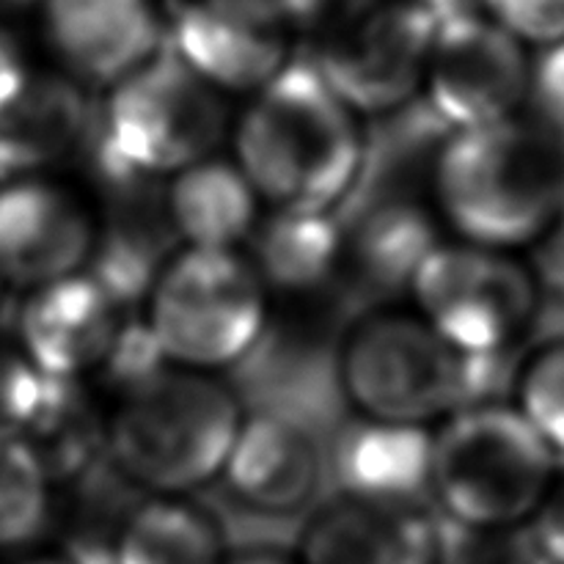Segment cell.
<instances>
[{"label":"cell","instance_id":"d6a6232c","mask_svg":"<svg viewBox=\"0 0 564 564\" xmlns=\"http://www.w3.org/2000/svg\"><path fill=\"white\" fill-rule=\"evenodd\" d=\"M284 3H286V6H290V11H295V6H301V3H303V0H284Z\"/></svg>","mask_w":564,"mask_h":564},{"label":"cell","instance_id":"1f68e13d","mask_svg":"<svg viewBox=\"0 0 564 564\" xmlns=\"http://www.w3.org/2000/svg\"><path fill=\"white\" fill-rule=\"evenodd\" d=\"M14 564H75V562L66 560V556H25V560Z\"/></svg>","mask_w":564,"mask_h":564},{"label":"cell","instance_id":"cb8c5ba5","mask_svg":"<svg viewBox=\"0 0 564 564\" xmlns=\"http://www.w3.org/2000/svg\"><path fill=\"white\" fill-rule=\"evenodd\" d=\"M53 518V482L22 441L0 444V551L31 549Z\"/></svg>","mask_w":564,"mask_h":564},{"label":"cell","instance_id":"44dd1931","mask_svg":"<svg viewBox=\"0 0 564 564\" xmlns=\"http://www.w3.org/2000/svg\"><path fill=\"white\" fill-rule=\"evenodd\" d=\"M226 538L213 512L185 496H152L119 523L110 564H224Z\"/></svg>","mask_w":564,"mask_h":564},{"label":"cell","instance_id":"83f0119b","mask_svg":"<svg viewBox=\"0 0 564 564\" xmlns=\"http://www.w3.org/2000/svg\"><path fill=\"white\" fill-rule=\"evenodd\" d=\"M540 121L564 141V42L551 44L532 61V94Z\"/></svg>","mask_w":564,"mask_h":564},{"label":"cell","instance_id":"ffe728a7","mask_svg":"<svg viewBox=\"0 0 564 564\" xmlns=\"http://www.w3.org/2000/svg\"><path fill=\"white\" fill-rule=\"evenodd\" d=\"M248 262L268 292L312 295L347 259V229L336 215L268 213L248 240Z\"/></svg>","mask_w":564,"mask_h":564},{"label":"cell","instance_id":"30bf717a","mask_svg":"<svg viewBox=\"0 0 564 564\" xmlns=\"http://www.w3.org/2000/svg\"><path fill=\"white\" fill-rule=\"evenodd\" d=\"M532 58L488 14L455 9L438 17L422 97L449 132L479 130L523 116Z\"/></svg>","mask_w":564,"mask_h":564},{"label":"cell","instance_id":"ba28073f","mask_svg":"<svg viewBox=\"0 0 564 564\" xmlns=\"http://www.w3.org/2000/svg\"><path fill=\"white\" fill-rule=\"evenodd\" d=\"M308 64L364 119L422 97L438 14L416 0H334L317 9Z\"/></svg>","mask_w":564,"mask_h":564},{"label":"cell","instance_id":"277c9868","mask_svg":"<svg viewBox=\"0 0 564 564\" xmlns=\"http://www.w3.org/2000/svg\"><path fill=\"white\" fill-rule=\"evenodd\" d=\"M242 422L240 397L224 380L160 367L119 394L108 455L135 488L187 499L220 479Z\"/></svg>","mask_w":564,"mask_h":564},{"label":"cell","instance_id":"52a82bcc","mask_svg":"<svg viewBox=\"0 0 564 564\" xmlns=\"http://www.w3.org/2000/svg\"><path fill=\"white\" fill-rule=\"evenodd\" d=\"M270 292L242 251L180 248L160 264L141 323L169 367L235 369L264 339Z\"/></svg>","mask_w":564,"mask_h":564},{"label":"cell","instance_id":"6da1fadb","mask_svg":"<svg viewBox=\"0 0 564 564\" xmlns=\"http://www.w3.org/2000/svg\"><path fill=\"white\" fill-rule=\"evenodd\" d=\"M231 160L268 213L336 215L367 169V135L306 58L251 94L231 127Z\"/></svg>","mask_w":564,"mask_h":564},{"label":"cell","instance_id":"8fae6325","mask_svg":"<svg viewBox=\"0 0 564 564\" xmlns=\"http://www.w3.org/2000/svg\"><path fill=\"white\" fill-rule=\"evenodd\" d=\"M292 39L284 0H185L165 47L224 97H251L295 61Z\"/></svg>","mask_w":564,"mask_h":564},{"label":"cell","instance_id":"4fadbf2b","mask_svg":"<svg viewBox=\"0 0 564 564\" xmlns=\"http://www.w3.org/2000/svg\"><path fill=\"white\" fill-rule=\"evenodd\" d=\"M127 323L124 303L86 270L28 292L14 345L42 378L86 383L105 372Z\"/></svg>","mask_w":564,"mask_h":564},{"label":"cell","instance_id":"f1b7e54d","mask_svg":"<svg viewBox=\"0 0 564 564\" xmlns=\"http://www.w3.org/2000/svg\"><path fill=\"white\" fill-rule=\"evenodd\" d=\"M529 538L543 564H564V474L556 477L540 510L529 521Z\"/></svg>","mask_w":564,"mask_h":564},{"label":"cell","instance_id":"d6986e66","mask_svg":"<svg viewBox=\"0 0 564 564\" xmlns=\"http://www.w3.org/2000/svg\"><path fill=\"white\" fill-rule=\"evenodd\" d=\"M163 215L180 248L242 251L264 204L235 160L215 154L165 182Z\"/></svg>","mask_w":564,"mask_h":564},{"label":"cell","instance_id":"9c48e42d","mask_svg":"<svg viewBox=\"0 0 564 564\" xmlns=\"http://www.w3.org/2000/svg\"><path fill=\"white\" fill-rule=\"evenodd\" d=\"M413 312L460 356L507 358L543 308L538 273L518 253L438 242L413 273Z\"/></svg>","mask_w":564,"mask_h":564},{"label":"cell","instance_id":"5b68a950","mask_svg":"<svg viewBox=\"0 0 564 564\" xmlns=\"http://www.w3.org/2000/svg\"><path fill=\"white\" fill-rule=\"evenodd\" d=\"M556 477L560 460L512 402L468 405L433 430L430 499L468 534L521 529Z\"/></svg>","mask_w":564,"mask_h":564},{"label":"cell","instance_id":"3957f363","mask_svg":"<svg viewBox=\"0 0 564 564\" xmlns=\"http://www.w3.org/2000/svg\"><path fill=\"white\" fill-rule=\"evenodd\" d=\"M501 364L460 356L416 312L372 308L341 336L336 383L356 419L435 430L463 408L496 402Z\"/></svg>","mask_w":564,"mask_h":564},{"label":"cell","instance_id":"7402d4cb","mask_svg":"<svg viewBox=\"0 0 564 564\" xmlns=\"http://www.w3.org/2000/svg\"><path fill=\"white\" fill-rule=\"evenodd\" d=\"M22 444L33 452L53 488L77 482L108 452V419L83 383L47 380L42 405Z\"/></svg>","mask_w":564,"mask_h":564},{"label":"cell","instance_id":"4316f807","mask_svg":"<svg viewBox=\"0 0 564 564\" xmlns=\"http://www.w3.org/2000/svg\"><path fill=\"white\" fill-rule=\"evenodd\" d=\"M485 11L521 44L564 42V0H482Z\"/></svg>","mask_w":564,"mask_h":564},{"label":"cell","instance_id":"7c38bea8","mask_svg":"<svg viewBox=\"0 0 564 564\" xmlns=\"http://www.w3.org/2000/svg\"><path fill=\"white\" fill-rule=\"evenodd\" d=\"M94 209L72 187L50 176L0 182V279L17 290H39L86 273L97 257Z\"/></svg>","mask_w":564,"mask_h":564},{"label":"cell","instance_id":"e0dca14e","mask_svg":"<svg viewBox=\"0 0 564 564\" xmlns=\"http://www.w3.org/2000/svg\"><path fill=\"white\" fill-rule=\"evenodd\" d=\"M88 88L61 72H33L0 108V182L44 176L94 138Z\"/></svg>","mask_w":564,"mask_h":564},{"label":"cell","instance_id":"603a6c76","mask_svg":"<svg viewBox=\"0 0 564 564\" xmlns=\"http://www.w3.org/2000/svg\"><path fill=\"white\" fill-rule=\"evenodd\" d=\"M441 242L422 207L408 202L378 204L347 231V257L375 286H411L413 273Z\"/></svg>","mask_w":564,"mask_h":564},{"label":"cell","instance_id":"9a60e30c","mask_svg":"<svg viewBox=\"0 0 564 564\" xmlns=\"http://www.w3.org/2000/svg\"><path fill=\"white\" fill-rule=\"evenodd\" d=\"M328 457L317 435L284 413L246 416L220 479L237 505L284 518L306 510L323 485Z\"/></svg>","mask_w":564,"mask_h":564},{"label":"cell","instance_id":"d4e9b609","mask_svg":"<svg viewBox=\"0 0 564 564\" xmlns=\"http://www.w3.org/2000/svg\"><path fill=\"white\" fill-rule=\"evenodd\" d=\"M516 411L529 427L564 460V341H551L534 352L516 378Z\"/></svg>","mask_w":564,"mask_h":564},{"label":"cell","instance_id":"2e32d148","mask_svg":"<svg viewBox=\"0 0 564 564\" xmlns=\"http://www.w3.org/2000/svg\"><path fill=\"white\" fill-rule=\"evenodd\" d=\"M297 564H446V540L422 507L339 496L306 523Z\"/></svg>","mask_w":564,"mask_h":564},{"label":"cell","instance_id":"ac0fdd59","mask_svg":"<svg viewBox=\"0 0 564 564\" xmlns=\"http://www.w3.org/2000/svg\"><path fill=\"white\" fill-rule=\"evenodd\" d=\"M325 457L345 499L419 507L430 496L433 430L427 427L352 416Z\"/></svg>","mask_w":564,"mask_h":564},{"label":"cell","instance_id":"8992f818","mask_svg":"<svg viewBox=\"0 0 564 564\" xmlns=\"http://www.w3.org/2000/svg\"><path fill=\"white\" fill-rule=\"evenodd\" d=\"M229 135L226 97L169 47L105 91L94 141L108 180L147 182L215 158Z\"/></svg>","mask_w":564,"mask_h":564},{"label":"cell","instance_id":"7a4b0ae2","mask_svg":"<svg viewBox=\"0 0 564 564\" xmlns=\"http://www.w3.org/2000/svg\"><path fill=\"white\" fill-rule=\"evenodd\" d=\"M433 191L457 240L518 253L564 218V141L527 116L449 132L435 158Z\"/></svg>","mask_w":564,"mask_h":564},{"label":"cell","instance_id":"f546056e","mask_svg":"<svg viewBox=\"0 0 564 564\" xmlns=\"http://www.w3.org/2000/svg\"><path fill=\"white\" fill-rule=\"evenodd\" d=\"M224 564H297V562L290 560V556L279 554V551L257 549V551H246V554L229 556Z\"/></svg>","mask_w":564,"mask_h":564},{"label":"cell","instance_id":"484cf974","mask_svg":"<svg viewBox=\"0 0 564 564\" xmlns=\"http://www.w3.org/2000/svg\"><path fill=\"white\" fill-rule=\"evenodd\" d=\"M44 386L47 378L33 369L20 347L0 341V444L25 438L42 405Z\"/></svg>","mask_w":564,"mask_h":564},{"label":"cell","instance_id":"836d02e7","mask_svg":"<svg viewBox=\"0 0 564 564\" xmlns=\"http://www.w3.org/2000/svg\"><path fill=\"white\" fill-rule=\"evenodd\" d=\"M3 290H6V284H3V279H0V301H3Z\"/></svg>","mask_w":564,"mask_h":564},{"label":"cell","instance_id":"5bb4252c","mask_svg":"<svg viewBox=\"0 0 564 564\" xmlns=\"http://www.w3.org/2000/svg\"><path fill=\"white\" fill-rule=\"evenodd\" d=\"M42 28L61 75L105 88L165 47L154 0H44Z\"/></svg>","mask_w":564,"mask_h":564},{"label":"cell","instance_id":"4dcf8cb0","mask_svg":"<svg viewBox=\"0 0 564 564\" xmlns=\"http://www.w3.org/2000/svg\"><path fill=\"white\" fill-rule=\"evenodd\" d=\"M416 3L427 6L430 11H435V14H446V11H455V9H463V0H416Z\"/></svg>","mask_w":564,"mask_h":564}]
</instances>
